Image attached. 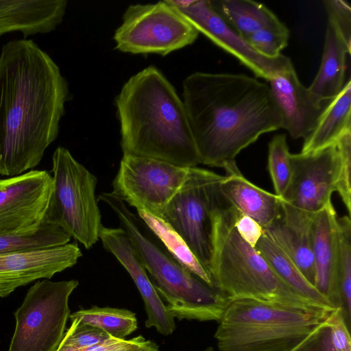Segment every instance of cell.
Masks as SVG:
<instances>
[{
	"mask_svg": "<svg viewBox=\"0 0 351 351\" xmlns=\"http://www.w3.org/2000/svg\"><path fill=\"white\" fill-rule=\"evenodd\" d=\"M202 351H219V350H215L213 347H208V348H205L204 350H203Z\"/></svg>",
	"mask_w": 351,
	"mask_h": 351,
	"instance_id": "38",
	"label": "cell"
},
{
	"mask_svg": "<svg viewBox=\"0 0 351 351\" xmlns=\"http://www.w3.org/2000/svg\"><path fill=\"white\" fill-rule=\"evenodd\" d=\"M335 309L232 300L214 337L219 351H292Z\"/></svg>",
	"mask_w": 351,
	"mask_h": 351,
	"instance_id": "6",
	"label": "cell"
},
{
	"mask_svg": "<svg viewBox=\"0 0 351 351\" xmlns=\"http://www.w3.org/2000/svg\"><path fill=\"white\" fill-rule=\"evenodd\" d=\"M66 6V0H0V36L50 32L62 21Z\"/></svg>",
	"mask_w": 351,
	"mask_h": 351,
	"instance_id": "21",
	"label": "cell"
},
{
	"mask_svg": "<svg viewBox=\"0 0 351 351\" xmlns=\"http://www.w3.org/2000/svg\"><path fill=\"white\" fill-rule=\"evenodd\" d=\"M69 318L77 319L97 327L110 336L119 339H125L134 332L138 326L136 314L125 308L95 306L75 311L70 314Z\"/></svg>",
	"mask_w": 351,
	"mask_h": 351,
	"instance_id": "29",
	"label": "cell"
},
{
	"mask_svg": "<svg viewBox=\"0 0 351 351\" xmlns=\"http://www.w3.org/2000/svg\"><path fill=\"white\" fill-rule=\"evenodd\" d=\"M51 175L52 191L45 220L86 249L92 247L103 226L95 196L97 178L63 147L53 154Z\"/></svg>",
	"mask_w": 351,
	"mask_h": 351,
	"instance_id": "7",
	"label": "cell"
},
{
	"mask_svg": "<svg viewBox=\"0 0 351 351\" xmlns=\"http://www.w3.org/2000/svg\"><path fill=\"white\" fill-rule=\"evenodd\" d=\"M280 207V217L265 229L264 232L314 286L313 221L315 214L298 209L281 199Z\"/></svg>",
	"mask_w": 351,
	"mask_h": 351,
	"instance_id": "18",
	"label": "cell"
},
{
	"mask_svg": "<svg viewBox=\"0 0 351 351\" xmlns=\"http://www.w3.org/2000/svg\"><path fill=\"white\" fill-rule=\"evenodd\" d=\"M339 166L336 191L339 193L348 213L351 215V132L341 136L336 142Z\"/></svg>",
	"mask_w": 351,
	"mask_h": 351,
	"instance_id": "34",
	"label": "cell"
},
{
	"mask_svg": "<svg viewBox=\"0 0 351 351\" xmlns=\"http://www.w3.org/2000/svg\"><path fill=\"white\" fill-rule=\"evenodd\" d=\"M350 329L337 308L292 351H351Z\"/></svg>",
	"mask_w": 351,
	"mask_h": 351,
	"instance_id": "28",
	"label": "cell"
},
{
	"mask_svg": "<svg viewBox=\"0 0 351 351\" xmlns=\"http://www.w3.org/2000/svg\"><path fill=\"white\" fill-rule=\"evenodd\" d=\"M123 155L183 167L201 164L182 99L156 66L132 75L115 99Z\"/></svg>",
	"mask_w": 351,
	"mask_h": 351,
	"instance_id": "3",
	"label": "cell"
},
{
	"mask_svg": "<svg viewBox=\"0 0 351 351\" xmlns=\"http://www.w3.org/2000/svg\"><path fill=\"white\" fill-rule=\"evenodd\" d=\"M290 156L286 134L274 136L268 145V170L275 195L280 198L285 192L291 177Z\"/></svg>",
	"mask_w": 351,
	"mask_h": 351,
	"instance_id": "31",
	"label": "cell"
},
{
	"mask_svg": "<svg viewBox=\"0 0 351 351\" xmlns=\"http://www.w3.org/2000/svg\"><path fill=\"white\" fill-rule=\"evenodd\" d=\"M337 218L330 202L314 215L313 221L314 287L335 308H339Z\"/></svg>",
	"mask_w": 351,
	"mask_h": 351,
	"instance_id": "19",
	"label": "cell"
},
{
	"mask_svg": "<svg viewBox=\"0 0 351 351\" xmlns=\"http://www.w3.org/2000/svg\"><path fill=\"white\" fill-rule=\"evenodd\" d=\"M77 280H37L14 312L15 328L8 351H56L70 316L69 297Z\"/></svg>",
	"mask_w": 351,
	"mask_h": 351,
	"instance_id": "8",
	"label": "cell"
},
{
	"mask_svg": "<svg viewBox=\"0 0 351 351\" xmlns=\"http://www.w3.org/2000/svg\"><path fill=\"white\" fill-rule=\"evenodd\" d=\"M324 8L328 21L331 23L351 49V8L343 0H326Z\"/></svg>",
	"mask_w": 351,
	"mask_h": 351,
	"instance_id": "35",
	"label": "cell"
},
{
	"mask_svg": "<svg viewBox=\"0 0 351 351\" xmlns=\"http://www.w3.org/2000/svg\"><path fill=\"white\" fill-rule=\"evenodd\" d=\"M237 214V210L220 193L211 214L208 274L213 287L230 302L253 299L300 306L322 307L291 289L256 248L239 235L235 226Z\"/></svg>",
	"mask_w": 351,
	"mask_h": 351,
	"instance_id": "4",
	"label": "cell"
},
{
	"mask_svg": "<svg viewBox=\"0 0 351 351\" xmlns=\"http://www.w3.org/2000/svg\"><path fill=\"white\" fill-rule=\"evenodd\" d=\"M186 1L176 9L198 32L237 58L256 77L268 81L277 72L293 65L291 59L282 54L268 58L256 52L215 10L210 0Z\"/></svg>",
	"mask_w": 351,
	"mask_h": 351,
	"instance_id": "14",
	"label": "cell"
},
{
	"mask_svg": "<svg viewBox=\"0 0 351 351\" xmlns=\"http://www.w3.org/2000/svg\"><path fill=\"white\" fill-rule=\"evenodd\" d=\"M52 191L45 170H30L0 179V232H20L45 219Z\"/></svg>",
	"mask_w": 351,
	"mask_h": 351,
	"instance_id": "13",
	"label": "cell"
},
{
	"mask_svg": "<svg viewBox=\"0 0 351 351\" xmlns=\"http://www.w3.org/2000/svg\"><path fill=\"white\" fill-rule=\"evenodd\" d=\"M223 178V176L208 169L189 168L183 184L158 216L181 237L208 274L211 214L221 193Z\"/></svg>",
	"mask_w": 351,
	"mask_h": 351,
	"instance_id": "10",
	"label": "cell"
},
{
	"mask_svg": "<svg viewBox=\"0 0 351 351\" xmlns=\"http://www.w3.org/2000/svg\"><path fill=\"white\" fill-rule=\"evenodd\" d=\"M235 226L239 235L254 247L264 233V229L255 220L238 210Z\"/></svg>",
	"mask_w": 351,
	"mask_h": 351,
	"instance_id": "37",
	"label": "cell"
},
{
	"mask_svg": "<svg viewBox=\"0 0 351 351\" xmlns=\"http://www.w3.org/2000/svg\"><path fill=\"white\" fill-rule=\"evenodd\" d=\"M138 218L161 242L164 249L189 271L213 286L210 278L181 237L161 217L136 209Z\"/></svg>",
	"mask_w": 351,
	"mask_h": 351,
	"instance_id": "26",
	"label": "cell"
},
{
	"mask_svg": "<svg viewBox=\"0 0 351 351\" xmlns=\"http://www.w3.org/2000/svg\"><path fill=\"white\" fill-rule=\"evenodd\" d=\"M267 82L281 116L282 128L293 138H304L330 101H321L304 86L293 65L277 72Z\"/></svg>",
	"mask_w": 351,
	"mask_h": 351,
	"instance_id": "17",
	"label": "cell"
},
{
	"mask_svg": "<svg viewBox=\"0 0 351 351\" xmlns=\"http://www.w3.org/2000/svg\"><path fill=\"white\" fill-rule=\"evenodd\" d=\"M71 237L46 220L38 226L20 232H0V255L43 250L67 244Z\"/></svg>",
	"mask_w": 351,
	"mask_h": 351,
	"instance_id": "27",
	"label": "cell"
},
{
	"mask_svg": "<svg viewBox=\"0 0 351 351\" xmlns=\"http://www.w3.org/2000/svg\"><path fill=\"white\" fill-rule=\"evenodd\" d=\"M349 48L334 25L328 21L319 69L308 87L321 101H329L343 88Z\"/></svg>",
	"mask_w": 351,
	"mask_h": 351,
	"instance_id": "22",
	"label": "cell"
},
{
	"mask_svg": "<svg viewBox=\"0 0 351 351\" xmlns=\"http://www.w3.org/2000/svg\"><path fill=\"white\" fill-rule=\"evenodd\" d=\"M182 101L200 163L224 168L262 134L282 128L269 86L245 74L195 72Z\"/></svg>",
	"mask_w": 351,
	"mask_h": 351,
	"instance_id": "2",
	"label": "cell"
},
{
	"mask_svg": "<svg viewBox=\"0 0 351 351\" xmlns=\"http://www.w3.org/2000/svg\"><path fill=\"white\" fill-rule=\"evenodd\" d=\"M215 10L243 39L283 23L265 5L250 0H210Z\"/></svg>",
	"mask_w": 351,
	"mask_h": 351,
	"instance_id": "24",
	"label": "cell"
},
{
	"mask_svg": "<svg viewBox=\"0 0 351 351\" xmlns=\"http://www.w3.org/2000/svg\"><path fill=\"white\" fill-rule=\"evenodd\" d=\"M82 256L75 243L0 255V298L34 281L51 278L74 266Z\"/></svg>",
	"mask_w": 351,
	"mask_h": 351,
	"instance_id": "15",
	"label": "cell"
},
{
	"mask_svg": "<svg viewBox=\"0 0 351 351\" xmlns=\"http://www.w3.org/2000/svg\"><path fill=\"white\" fill-rule=\"evenodd\" d=\"M290 159L291 177L280 199L315 214L331 202L336 191L339 166L337 144L312 152L291 154Z\"/></svg>",
	"mask_w": 351,
	"mask_h": 351,
	"instance_id": "12",
	"label": "cell"
},
{
	"mask_svg": "<svg viewBox=\"0 0 351 351\" xmlns=\"http://www.w3.org/2000/svg\"><path fill=\"white\" fill-rule=\"evenodd\" d=\"M351 132V81L325 107L311 132L304 138L300 153L319 150L335 143Z\"/></svg>",
	"mask_w": 351,
	"mask_h": 351,
	"instance_id": "23",
	"label": "cell"
},
{
	"mask_svg": "<svg viewBox=\"0 0 351 351\" xmlns=\"http://www.w3.org/2000/svg\"><path fill=\"white\" fill-rule=\"evenodd\" d=\"M98 199L107 204L128 234L157 293L170 313L179 319L219 322L230 300L217 288L189 271L143 228V222L112 192Z\"/></svg>",
	"mask_w": 351,
	"mask_h": 351,
	"instance_id": "5",
	"label": "cell"
},
{
	"mask_svg": "<svg viewBox=\"0 0 351 351\" xmlns=\"http://www.w3.org/2000/svg\"><path fill=\"white\" fill-rule=\"evenodd\" d=\"M84 351H160L153 341L141 335L130 339H119L111 337L105 342Z\"/></svg>",
	"mask_w": 351,
	"mask_h": 351,
	"instance_id": "36",
	"label": "cell"
},
{
	"mask_svg": "<svg viewBox=\"0 0 351 351\" xmlns=\"http://www.w3.org/2000/svg\"><path fill=\"white\" fill-rule=\"evenodd\" d=\"M71 321V324L66 330L56 351H84L111 337L103 330L77 319Z\"/></svg>",
	"mask_w": 351,
	"mask_h": 351,
	"instance_id": "32",
	"label": "cell"
},
{
	"mask_svg": "<svg viewBox=\"0 0 351 351\" xmlns=\"http://www.w3.org/2000/svg\"><path fill=\"white\" fill-rule=\"evenodd\" d=\"M99 239L104 248L117 259L136 286L147 315L145 326L154 327L163 335L172 334L176 328L175 317L157 293L126 231L122 228L103 226Z\"/></svg>",
	"mask_w": 351,
	"mask_h": 351,
	"instance_id": "16",
	"label": "cell"
},
{
	"mask_svg": "<svg viewBox=\"0 0 351 351\" xmlns=\"http://www.w3.org/2000/svg\"><path fill=\"white\" fill-rule=\"evenodd\" d=\"M59 66L32 40L4 45L0 54V176L34 169L56 139L69 99Z\"/></svg>",
	"mask_w": 351,
	"mask_h": 351,
	"instance_id": "1",
	"label": "cell"
},
{
	"mask_svg": "<svg viewBox=\"0 0 351 351\" xmlns=\"http://www.w3.org/2000/svg\"><path fill=\"white\" fill-rule=\"evenodd\" d=\"M289 31L284 25L259 29L244 40L256 52L268 58H275L287 46Z\"/></svg>",
	"mask_w": 351,
	"mask_h": 351,
	"instance_id": "33",
	"label": "cell"
},
{
	"mask_svg": "<svg viewBox=\"0 0 351 351\" xmlns=\"http://www.w3.org/2000/svg\"><path fill=\"white\" fill-rule=\"evenodd\" d=\"M188 167L123 155L112 191L127 205L160 216L185 181Z\"/></svg>",
	"mask_w": 351,
	"mask_h": 351,
	"instance_id": "11",
	"label": "cell"
},
{
	"mask_svg": "<svg viewBox=\"0 0 351 351\" xmlns=\"http://www.w3.org/2000/svg\"><path fill=\"white\" fill-rule=\"evenodd\" d=\"M220 182L223 197L240 213L255 220L264 230L281 214L280 198L254 184L239 171L236 162L224 168Z\"/></svg>",
	"mask_w": 351,
	"mask_h": 351,
	"instance_id": "20",
	"label": "cell"
},
{
	"mask_svg": "<svg viewBox=\"0 0 351 351\" xmlns=\"http://www.w3.org/2000/svg\"><path fill=\"white\" fill-rule=\"evenodd\" d=\"M198 34L176 8L162 1L130 5L113 39L121 52L167 56L193 43Z\"/></svg>",
	"mask_w": 351,
	"mask_h": 351,
	"instance_id": "9",
	"label": "cell"
},
{
	"mask_svg": "<svg viewBox=\"0 0 351 351\" xmlns=\"http://www.w3.org/2000/svg\"><path fill=\"white\" fill-rule=\"evenodd\" d=\"M255 248L278 277L301 297L326 308H337L308 282L295 265L265 232Z\"/></svg>",
	"mask_w": 351,
	"mask_h": 351,
	"instance_id": "25",
	"label": "cell"
},
{
	"mask_svg": "<svg viewBox=\"0 0 351 351\" xmlns=\"http://www.w3.org/2000/svg\"><path fill=\"white\" fill-rule=\"evenodd\" d=\"M338 289L339 308L350 328L351 318V220L345 215L337 218Z\"/></svg>",
	"mask_w": 351,
	"mask_h": 351,
	"instance_id": "30",
	"label": "cell"
}]
</instances>
